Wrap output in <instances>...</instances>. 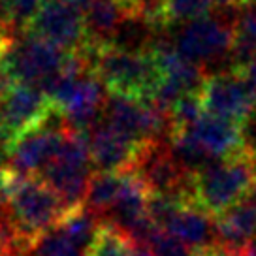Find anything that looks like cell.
<instances>
[{"instance_id":"cell-2","label":"cell","mask_w":256,"mask_h":256,"mask_svg":"<svg viewBox=\"0 0 256 256\" xmlns=\"http://www.w3.org/2000/svg\"><path fill=\"white\" fill-rule=\"evenodd\" d=\"M76 53L87 60L92 74L102 81L106 90L113 94L149 102L162 80L151 51L132 53L113 46H94L87 42Z\"/></svg>"},{"instance_id":"cell-21","label":"cell","mask_w":256,"mask_h":256,"mask_svg":"<svg viewBox=\"0 0 256 256\" xmlns=\"http://www.w3.org/2000/svg\"><path fill=\"white\" fill-rule=\"evenodd\" d=\"M243 130H245V140H247V145L250 147V149H254L256 151V112H254V115L250 117V120L245 124Z\"/></svg>"},{"instance_id":"cell-24","label":"cell","mask_w":256,"mask_h":256,"mask_svg":"<svg viewBox=\"0 0 256 256\" xmlns=\"http://www.w3.org/2000/svg\"><path fill=\"white\" fill-rule=\"evenodd\" d=\"M6 172H8V152L0 149V188H2V181H4Z\"/></svg>"},{"instance_id":"cell-3","label":"cell","mask_w":256,"mask_h":256,"mask_svg":"<svg viewBox=\"0 0 256 256\" xmlns=\"http://www.w3.org/2000/svg\"><path fill=\"white\" fill-rule=\"evenodd\" d=\"M2 192L12 222L30 247L42 234L55 228L68 211L58 194L40 177L21 176L10 168L2 181Z\"/></svg>"},{"instance_id":"cell-8","label":"cell","mask_w":256,"mask_h":256,"mask_svg":"<svg viewBox=\"0 0 256 256\" xmlns=\"http://www.w3.org/2000/svg\"><path fill=\"white\" fill-rule=\"evenodd\" d=\"M56 110L46 120V124L24 134L8 149V168L26 177H38L55 158L66 138V122Z\"/></svg>"},{"instance_id":"cell-10","label":"cell","mask_w":256,"mask_h":256,"mask_svg":"<svg viewBox=\"0 0 256 256\" xmlns=\"http://www.w3.org/2000/svg\"><path fill=\"white\" fill-rule=\"evenodd\" d=\"M26 32L55 44L68 53H76L87 44L85 16L70 0L46 2L32 17Z\"/></svg>"},{"instance_id":"cell-12","label":"cell","mask_w":256,"mask_h":256,"mask_svg":"<svg viewBox=\"0 0 256 256\" xmlns=\"http://www.w3.org/2000/svg\"><path fill=\"white\" fill-rule=\"evenodd\" d=\"M183 132H186L213 160L230 158L247 147L243 126L208 113Z\"/></svg>"},{"instance_id":"cell-19","label":"cell","mask_w":256,"mask_h":256,"mask_svg":"<svg viewBox=\"0 0 256 256\" xmlns=\"http://www.w3.org/2000/svg\"><path fill=\"white\" fill-rule=\"evenodd\" d=\"M215 8L213 0H166L164 6V19L166 24L172 23H188L194 19L209 16V12Z\"/></svg>"},{"instance_id":"cell-17","label":"cell","mask_w":256,"mask_h":256,"mask_svg":"<svg viewBox=\"0 0 256 256\" xmlns=\"http://www.w3.org/2000/svg\"><path fill=\"white\" fill-rule=\"evenodd\" d=\"M85 256H134V241L115 224L102 218Z\"/></svg>"},{"instance_id":"cell-9","label":"cell","mask_w":256,"mask_h":256,"mask_svg":"<svg viewBox=\"0 0 256 256\" xmlns=\"http://www.w3.org/2000/svg\"><path fill=\"white\" fill-rule=\"evenodd\" d=\"M234 46V24L224 23V19L206 16L184 23L181 34L177 36L176 49L198 64L206 72V66L230 56Z\"/></svg>"},{"instance_id":"cell-23","label":"cell","mask_w":256,"mask_h":256,"mask_svg":"<svg viewBox=\"0 0 256 256\" xmlns=\"http://www.w3.org/2000/svg\"><path fill=\"white\" fill-rule=\"evenodd\" d=\"M245 78H247L250 83H252V87L256 88V55H254V58L248 62V66L245 68Z\"/></svg>"},{"instance_id":"cell-16","label":"cell","mask_w":256,"mask_h":256,"mask_svg":"<svg viewBox=\"0 0 256 256\" xmlns=\"http://www.w3.org/2000/svg\"><path fill=\"white\" fill-rule=\"evenodd\" d=\"M256 55V12H247L234 23V46L230 53L232 70L245 72Z\"/></svg>"},{"instance_id":"cell-27","label":"cell","mask_w":256,"mask_h":256,"mask_svg":"<svg viewBox=\"0 0 256 256\" xmlns=\"http://www.w3.org/2000/svg\"><path fill=\"white\" fill-rule=\"evenodd\" d=\"M164 2H166V0H164Z\"/></svg>"},{"instance_id":"cell-20","label":"cell","mask_w":256,"mask_h":256,"mask_svg":"<svg viewBox=\"0 0 256 256\" xmlns=\"http://www.w3.org/2000/svg\"><path fill=\"white\" fill-rule=\"evenodd\" d=\"M151 248L154 256H190L192 248L186 247L183 241H179L177 238H174L172 234L158 230L152 236L151 240Z\"/></svg>"},{"instance_id":"cell-1","label":"cell","mask_w":256,"mask_h":256,"mask_svg":"<svg viewBox=\"0 0 256 256\" xmlns=\"http://www.w3.org/2000/svg\"><path fill=\"white\" fill-rule=\"evenodd\" d=\"M256 186V151L245 147L226 160H218L208 170L190 176L188 196L194 208L216 218L238 206Z\"/></svg>"},{"instance_id":"cell-15","label":"cell","mask_w":256,"mask_h":256,"mask_svg":"<svg viewBox=\"0 0 256 256\" xmlns=\"http://www.w3.org/2000/svg\"><path fill=\"white\" fill-rule=\"evenodd\" d=\"M124 174H112V172H96L90 177V183L85 196V206L96 215H108L113 208L122 186Z\"/></svg>"},{"instance_id":"cell-18","label":"cell","mask_w":256,"mask_h":256,"mask_svg":"<svg viewBox=\"0 0 256 256\" xmlns=\"http://www.w3.org/2000/svg\"><path fill=\"white\" fill-rule=\"evenodd\" d=\"M28 256H85L72 241L66 238V234L55 226L42 234L38 240L32 243Z\"/></svg>"},{"instance_id":"cell-22","label":"cell","mask_w":256,"mask_h":256,"mask_svg":"<svg viewBox=\"0 0 256 256\" xmlns=\"http://www.w3.org/2000/svg\"><path fill=\"white\" fill-rule=\"evenodd\" d=\"M211 256H245L243 248H234V247H226V245H215L213 250H211Z\"/></svg>"},{"instance_id":"cell-5","label":"cell","mask_w":256,"mask_h":256,"mask_svg":"<svg viewBox=\"0 0 256 256\" xmlns=\"http://www.w3.org/2000/svg\"><path fill=\"white\" fill-rule=\"evenodd\" d=\"M200 96L208 115L236 122L243 128L256 112V88L245 74L232 68L208 74Z\"/></svg>"},{"instance_id":"cell-25","label":"cell","mask_w":256,"mask_h":256,"mask_svg":"<svg viewBox=\"0 0 256 256\" xmlns=\"http://www.w3.org/2000/svg\"><path fill=\"white\" fill-rule=\"evenodd\" d=\"M213 6L218 10L230 8V6H236V0H213Z\"/></svg>"},{"instance_id":"cell-7","label":"cell","mask_w":256,"mask_h":256,"mask_svg":"<svg viewBox=\"0 0 256 256\" xmlns=\"http://www.w3.org/2000/svg\"><path fill=\"white\" fill-rule=\"evenodd\" d=\"M70 53L30 32L16 38L4 56V66L14 83L40 88L48 80L60 72Z\"/></svg>"},{"instance_id":"cell-26","label":"cell","mask_w":256,"mask_h":256,"mask_svg":"<svg viewBox=\"0 0 256 256\" xmlns=\"http://www.w3.org/2000/svg\"><path fill=\"white\" fill-rule=\"evenodd\" d=\"M0 256H8V254H6V252H4V250H2V248H0Z\"/></svg>"},{"instance_id":"cell-14","label":"cell","mask_w":256,"mask_h":256,"mask_svg":"<svg viewBox=\"0 0 256 256\" xmlns=\"http://www.w3.org/2000/svg\"><path fill=\"white\" fill-rule=\"evenodd\" d=\"M216 240L220 245L245 248L256 240V206L243 200L215 218Z\"/></svg>"},{"instance_id":"cell-13","label":"cell","mask_w":256,"mask_h":256,"mask_svg":"<svg viewBox=\"0 0 256 256\" xmlns=\"http://www.w3.org/2000/svg\"><path fill=\"white\" fill-rule=\"evenodd\" d=\"M164 232L172 234L174 238L183 241L192 250L211 248L218 245L215 222H211V216L204 213L202 209L194 208L192 204L177 211L174 218L168 222V226L164 228Z\"/></svg>"},{"instance_id":"cell-4","label":"cell","mask_w":256,"mask_h":256,"mask_svg":"<svg viewBox=\"0 0 256 256\" xmlns=\"http://www.w3.org/2000/svg\"><path fill=\"white\" fill-rule=\"evenodd\" d=\"M90 164L88 134L68 130L58 154L38 177L58 194L66 208H78L85 204L90 177L94 176Z\"/></svg>"},{"instance_id":"cell-6","label":"cell","mask_w":256,"mask_h":256,"mask_svg":"<svg viewBox=\"0 0 256 256\" xmlns=\"http://www.w3.org/2000/svg\"><path fill=\"white\" fill-rule=\"evenodd\" d=\"M55 112L48 96L38 87L16 83L0 96V149H8L24 134L46 124Z\"/></svg>"},{"instance_id":"cell-11","label":"cell","mask_w":256,"mask_h":256,"mask_svg":"<svg viewBox=\"0 0 256 256\" xmlns=\"http://www.w3.org/2000/svg\"><path fill=\"white\" fill-rule=\"evenodd\" d=\"M88 144L94 168L112 174L136 172L145 147L149 145L130 140L108 122H98L88 132Z\"/></svg>"}]
</instances>
